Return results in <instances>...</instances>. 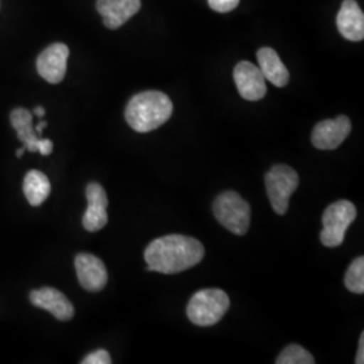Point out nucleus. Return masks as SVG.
Listing matches in <instances>:
<instances>
[{
    "label": "nucleus",
    "mask_w": 364,
    "mask_h": 364,
    "mask_svg": "<svg viewBox=\"0 0 364 364\" xmlns=\"http://www.w3.org/2000/svg\"><path fill=\"white\" fill-rule=\"evenodd\" d=\"M205 255V248L195 237L168 235L153 240L144 251L147 272L178 274L198 264Z\"/></svg>",
    "instance_id": "1"
},
{
    "label": "nucleus",
    "mask_w": 364,
    "mask_h": 364,
    "mask_svg": "<svg viewBox=\"0 0 364 364\" xmlns=\"http://www.w3.org/2000/svg\"><path fill=\"white\" fill-rule=\"evenodd\" d=\"M173 114L168 95L158 91L141 92L126 107V120L136 132H150L165 124Z\"/></svg>",
    "instance_id": "2"
},
{
    "label": "nucleus",
    "mask_w": 364,
    "mask_h": 364,
    "mask_svg": "<svg viewBox=\"0 0 364 364\" xmlns=\"http://www.w3.org/2000/svg\"><path fill=\"white\" fill-rule=\"evenodd\" d=\"M230 309V299L220 289H204L193 294L186 306L188 318L198 326L218 324Z\"/></svg>",
    "instance_id": "3"
},
{
    "label": "nucleus",
    "mask_w": 364,
    "mask_h": 364,
    "mask_svg": "<svg viewBox=\"0 0 364 364\" xmlns=\"http://www.w3.org/2000/svg\"><path fill=\"white\" fill-rule=\"evenodd\" d=\"M213 213L221 225L232 234L242 236L250 228L251 207L236 192L228 191L221 193L213 203Z\"/></svg>",
    "instance_id": "4"
},
{
    "label": "nucleus",
    "mask_w": 364,
    "mask_h": 364,
    "mask_svg": "<svg viewBox=\"0 0 364 364\" xmlns=\"http://www.w3.org/2000/svg\"><path fill=\"white\" fill-rule=\"evenodd\" d=\"M356 219V208L348 200H338L324 210L320 240L326 247H338L352 221Z\"/></svg>",
    "instance_id": "5"
},
{
    "label": "nucleus",
    "mask_w": 364,
    "mask_h": 364,
    "mask_svg": "<svg viewBox=\"0 0 364 364\" xmlns=\"http://www.w3.org/2000/svg\"><path fill=\"white\" fill-rule=\"evenodd\" d=\"M299 174L287 165H275L264 176L266 191L270 204L278 215H285L289 200L299 186Z\"/></svg>",
    "instance_id": "6"
},
{
    "label": "nucleus",
    "mask_w": 364,
    "mask_h": 364,
    "mask_svg": "<svg viewBox=\"0 0 364 364\" xmlns=\"http://www.w3.org/2000/svg\"><path fill=\"white\" fill-rule=\"evenodd\" d=\"M351 127V120L346 115L323 120L313 129V146L318 150H335L350 135Z\"/></svg>",
    "instance_id": "7"
},
{
    "label": "nucleus",
    "mask_w": 364,
    "mask_h": 364,
    "mask_svg": "<svg viewBox=\"0 0 364 364\" xmlns=\"http://www.w3.org/2000/svg\"><path fill=\"white\" fill-rule=\"evenodd\" d=\"M234 80L237 92L248 102H258L266 95V78L258 66L242 61L234 69Z\"/></svg>",
    "instance_id": "8"
},
{
    "label": "nucleus",
    "mask_w": 364,
    "mask_h": 364,
    "mask_svg": "<svg viewBox=\"0 0 364 364\" xmlns=\"http://www.w3.org/2000/svg\"><path fill=\"white\" fill-rule=\"evenodd\" d=\"M69 57V49L65 43H53L39 54L37 60V70L39 76L50 84L61 82L66 73V63Z\"/></svg>",
    "instance_id": "9"
},
{
    "label": "nucleus",
    "mask_w": 364,
    "mask_h": 364,
    "mask_svg": "<svg viewBox=\"0 0 364 364\" xmlns=\"http://www.w3.org/2000/svg\"><path fill=\"white\" fill-rule=\"evenodd\" d=\"M78 282L87 291L96 293L105 289L108 281V273L103 260L97 257L81 252L75 259Z\"/></svg>",
    "instance_id": "10"
},
{
    "label": "nucleus",
    "mask_w": 364,
    "mask_h": 364,
    "mask_svg": "<svg viewBox=\"0 0 364 364\" xmlns=\"http://www.w3.org/2000/svg\"><path fill=\"white\" fill-rule=\"evenodd\" d=\"M85 193L88 200V208L84 213L82 225L90 232H97L105 228L108 223V197L105 188L97 182H91L87 186Z\"/></svg>",
    "instance_id": "11"
},
{
    "label": "nucleus",
    "mask_w": 364,
    "mask_h": 364,
    "mask_svg": "<svg viewBox=\"0 0 364 364\" xmlns=\"http://www.w3.org/2000/svg\"><path fill=\"white\" fill-rule=\"evenodd\" d=\"M30 301L34 306L45 309L57 320L69 321L75 316V308L72 302L66 299L65 294L54 287H42L30 293Z\"/></svg>",
    "instance_id": "12"
},
{
    "label": "nucleus",
    "mask_w": 364,
    "mask_h": 364,
    "mask_svg": "<svg viewBox=\"0 0 364 364\" xmlns=\"http://www.w3.org/2000/svg\"><path fill=\"white\" fill-rule=\"evenodd\" d=\"M96 9L103 16L105 27L115 30L141 10V0H97Z\"/></svg>",
    "instance_id": "13"
},
{
    "label": "nucleus",
    "mask_w": 364,
    "mask_h": 364,
    "mask_svg": "<svg viewBox=\"0 0 364 364\" xmlns=\"http://www.w3.org/2000/svg\"><path fill=\"white\" fill-rule=\"evenodd\" d=\"M340 34L348 41L359 42L364 38V14L355 0H344L336 18Z\"/></svg>",
    "instance_id": "14"
},
{
    "label": "nucleus",
    "mask_w": 364,
    "mask_h": 364,
    "mask_svg": "<svg viewBox=\"0 0 364 364\" xmlns=\"http://www.w3.org/2000/svg\"><path fill=\"white\" fill-rule=\"evenodd\" d=\"M258 63L263 77L269 80L272 84L278 88H282L289 82V70L284 63L281 61L279 55L272 48H262L258 50Z\"/></svg>",
    "instance_id": "15"
},
{
    "label": "nucleus",
    "mask_w": 364,
    "mask_h": 364,
    "mask_svg": "<svg viewBox=\"0 0 364 364\" xmlns=\"http://www.w3.org/2000/svg\"><path fill=\"white\" fill-rule=\"evenodd\" d=\"M10 120L16 130L19 141L26 147V150L31 153L39 151L42 139H39L37 131L33 127V115L30 111L25 108H15L10 115Z\"/></svg>",
    "instance_id": "16"
},
{
    "label": "nucleus",
    "mask_w": 364,
    "mask_h": 364,
    "mask_svg": "<svg viewBox=\"0 0 364 364\" xmlns=\"http://www.w3.org/2000/svg\"><path fill=\"white\" fill-rule=\"evenodd\" d=\"M52 186L49 178L38 170H30L23 181V192L27 201L33 207H39L50 195Z\"/></svg>",
    "instance_id": "17"
},
{
    "label": "nucleus",
    "mask_w": 364,
    "mask_h": 364,
    "mask_svg": "<svg viewBox=\"0 0 364 364\" xmlns=\"http://www.w3.org/2000/svg\"><path fill=\"white\" fill-rule=\"evenodd\" d=\"M346 287L355 293V294H363L364 293V258L359 257L353 260L351 266L348 267L346 278H344Z\"/></svg>",
    "instance_id": "18"
},
{
    "label": "nucleus",
    "mask_w": 364,
    "mask_h": 364,
    "mask_svg": "<svg viewBox=\"0 0 364 364\" xmlns=\"http://www.w3.org/2000/svg\"><path fill=\"white\" fill-rule=\"evenodd\" d=\"M314 362L312 353L297 344L287 346L275 360L277 364H314Z\"/></svg>",
    "instance_id": "19"
},
{
    "label": "nucleus",
    "mask_w": 364,
    "mask_h": 364,
    "mask_svg": "<svg viewBox=\"0 0 364 364\" xmlns=\"http://www.w3.org/2000/svg\"><path fill=\"white\" fill-rule=\"evenodd\" d=\"M82 364H111L112 359L111 355L105 350H97V351L92 352L88 356H85V359L81 362Z\"/></svg>",
    "instance_id": "20"
},
{
    "label": "nucleus",
    "mask_w": 364,
    "mask_h": 364,
    "mask_svg": "<svg viewBox=\"0 0 364 364\" xmlns=\"http://www.w3.org/2000/svg\"><path fill=\"white\" fill-rule=\"evenodd\" d=\"M240 0H208L209 6L213 11L230 13L237 7Z\"/></svg>",
    "instance_id": "21"
},
{
    "label": "nucleus",
    "mask_w": 364,
    "mask_h": 364,
    "mask_svg": "<svg viewBox=\"0 0 364 364\" xmlns=\"http://www.w3.org/2000/svg\"><path fill=\"white\" fill-rule=\"evenodd\" d=\"M355 363H364V333H362L360 338H359V350H358V353H356V360H355Z\"/></svg>",
    "instance_id": "22"
},
{
    "label": "nucleus",
    "mask_w": 364,
    "mask_h": 364,
    "mask_svg": "<svg viewBox=\"0 0 364 364\" xmlns=\"http://www.w3.org/2000/svg\"><path fill=\"white\" fill-rule=\"evenodd\" d=\"M34 115H37L38 117H42L45 115V108L43 107H37L36 109H34Z\"/></svg>",
    "instance_id": "23"
},
{
    "label": "nucleus",
    "mask_w": 364,
    "mask_h": 364,
    "mask_svg": "<svg viewBox=\"0 0 364 364\" xmlns=\"http://www.w3.org/2000/svg\"><path fill=\"white\" fill-rule=\"evenodd\" d=\"M46 126H48V123H46L45 120H43V122H41L38 126L36 127V131H37V134H41V132H42V130H43V129H45Z\"/></svg>",
    "instance_id": "24"
},
{
    "label": "nucleus",
    "mask_w": 364,
    "mask_h": 364,
    "mask_svg": "<svg viewBox=\"0 0 364 364\" xmlns=\"http://www.w3.org/2000/svg\"><path fill=\"white\" fill-rule=\"evenodd\" d=\"M25 150H26V147H25V146H23V147H22V149H19V150H18V151H16V156H18V158H21V156H23V153H25Z\"/></svg>",
    "instance_id": "25"
}]
</instances>
